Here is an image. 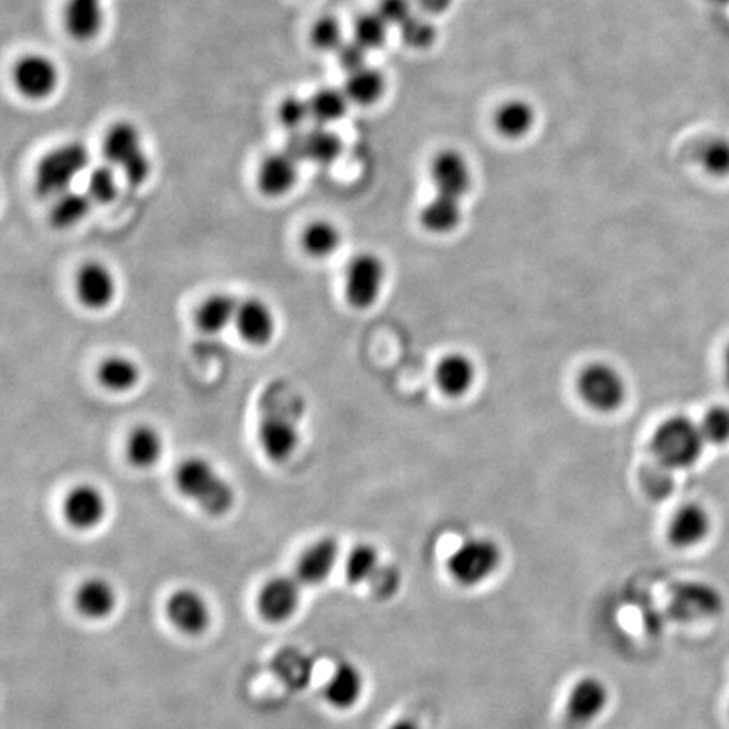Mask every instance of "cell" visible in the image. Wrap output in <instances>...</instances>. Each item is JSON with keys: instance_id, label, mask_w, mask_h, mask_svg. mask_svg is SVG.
<instances>
[{"instance_id": "cell-1", "label": "cell", "mask_w": 729, "mask_h": 729, "mask_svg": "<svg viewBox=\"0 0 729 729\" xmlns=\"http://www.w3.org/2000/svg\"><path fill=\"white\" fill-rule=\"evenodd\" d=\"M176 488L210 517H223L235 505V488L207 458L191 456L175 472Z\"/></svg>"}, {"instance_id": "cell-2", "label": "cell", "mask_w": 729, "mask_h": 729, "mask_svg": "<svg viewBox=\"0 0 729 729\" xmlns=\"http://www.w3.org/2000/svg\"><path fill=\"white\" fill-rule=\"evenodd\" d=\"M652 453L664 468L679 472L696 465L705 451L699 422L686 415H673L658 424L652 436Z\"/></svg>"}, {"instance_id": "cell-3", "label": "cell", "mask_w": 729, "mask_h": 729, "mask_svg": "<svg viewBox=\"0 0 729 729\" xmlns=\"http://www.w3.org/2000/svg\"><path fill=\"white\" fill-rule=\"evenodd\" d=\"M504 552L490 537H468L456 546L446 561L450 580L462 590H476L500 571Z\"/></svg>"}, {"instance_id": "cell-4", "label": "cell", "mask_w": 729, "mask_h": 729, "mask_svg": "<svg viewBox=\"0 0 729 729\" xmlns=\"http://www.w3.org/2000/svg\"><path fill=\"white\" fill-rule=\"evenodd\" d=\"M105 161L118 168L133 187H139L150 175V161L144 152L139 130L129 122H117L102 142Z\"/></svg>"}, {"instance_id": "cell-5", "label": "cell", "mask_w": 729, "mask_h": 729, "mask_svg": "<svg viewBox=\"0 0 729 729\" xmlns=\"http://www.w3.org/2000/svg\"><path fill=\"white\" fill-rule=\"evenodd\" d=\"M89 155L83 144L70 142L50 150L36 168V190L41 197H60L88 168Z\"/></svg>"}, {"instance_id": "cell-6", "label": "cell", "mask_w": 729, "mask_h": 729, "mask_svg": "<svg viewBox=\"0 0 729 729\" xmlns=\"http://www.w3.org/2000/svg\"><path fill=\"white\" fill-rule=\"evenodd\" d=\"M575 392L581 401L601 414L619 411L626 399V382L612 363H588L575 379Z\"/></svg>"}, {"instance_id": "cell-7", "label": "cell", "mask_w": 729, "mask_h": 729, "mask_svg": "<svg viewBox=\"0 0 729 729\" xmlns=\"http://www.w3.org/2000/svg\"><path fill=\"white\" fill-rule=\"evenodd\" d=\"M300 404L286 405L284 411L268 408L262 414L258 424V444L267 456L268 462L286 463L296 453L299 446V421Z\"/></svg>"}, {"instance_id": "cell-8", "label": "cell", "mask_w": 729, "mask_h": 729, "mask_svg": "<svg viewBox=\"0 0 729 729\" xmlns=\"http://www.w3.org/2000/svg\"><path fill=\"white\" fill-rule=\"evenodd\" d=\"M612 689L603 677L587 674L578 677L566 694L564 716L572 726L587 728L606 712Z\"/></svg>"}, {"instance_id": "cell-9", "label": "cell", "mask_w": 729, "mask_h": 729, "mask_svg": "<svg viewBox=\"0 0 729 729\" xmlns=\"http://www.w3.org/2000/svg\"><path fill=\"white\" fill-rule=\"evenodd\" d=\"M387 268L379 255L361 252L345 271V296L355 309H369L379 300Z\"/></svg>"}, {"instance_id": "cell-10", "label": "cell", "mask_w": 729, "mask_h": 729, "mask_svg": "<svg viewBox=\"0 0 729 729\" xmlns=\"http://www.w3.org/2000/svg\"><path fill=\"white\" fill-rule=\"evenodd\" d=\"M108 504L104 492L92 483L73 486L63 500V517L72 529L88 532L97 529L107 517Z\"/></svg>"}, {"instance_id": "cell-11", "label": "cell", "mask_w": 729, "mask_h": 729, "mask_svg": "<svg viewBox=\"0 0 729 729\" xmlns=\"http://www.w3.org/2000/svg\"><path fill=\"white\" fill-rule=\"evenodd\" d=\"M284 150L297 162L308 161L319 166H329L340 158L344 144L337 134L323 126H316L315 129L290 133Z\"/></svg>"}, {"instance_id": "cell-12", "label": "cell", "mask_w": 729, "mask_h": 729, "mask_svg": "<svg viewBox=\"0 0 729 729\" xmlns=\"http://www.w3.org/2000/svg\"><path fill=\"white\" fill-rule=\"evenodd\" d=\"M76 297L86 309H107L117 296V279L114 272L98 261L86 262L76 272Z\"/></svg>"}, {"instance_id": "cell-13", "label": "cell", "mask_w": 729, "mask_h": 729, "mask_svg": "<svg viewBox=\"0 0 729 729\" xmlns=\"http://www.w3.org/2000/svg\"><path fill=\"white\" fill-rule=\"evenodd\" d=\"M300 603V581L293 575H276L262 587L257 610L268 623L287 622Z\"/></svg>"}, {"instance_id": "cell-14", "label": "cell", "mask_w": 729, "mask_h": 729, "mask_svg": "<svg viewBox=\"0 0 729 729\" xmlns=\"http://www.w3.org/2000/svg\"><path fill=\"white\" fill-rule=\"evenodd\" d=\"M166 615L175 628L191 636L207 632L211 623L210 604L191 588H179L169 596Z\"/></svg>"}, {"instance_id": "cell-15", "label": "cell", "mask_w": 729, "mask_h": 729, "mask_svg": "<svg viewBox=\"0 0 729 729\" xmlns=\"http://www.w3.org/2000/svg\"><path fill=\"white\" fill-rule=\"evenodd\" d=\"M233 325L240 338L252 347H265L271 344L277 329L276 315L261 297L240 300Z\"/></svg>"}, {"instance_id": "cell-16", "label": "cell", "mask_w": 729, "mask_h": 729, "mask_svg": "<svg viewBox=\"0 0 729 729\" xmlns=\"http://www.w3.org/2000/svg\"><path fill=\"white\" fill-rule=\"evenodd\" d=\"M57 68L50 57L29 54L14 68L15 88L31 101L50 97L57 86Z\"/></svg>"}, {"instance_id": "cell-17", "label": "cell", "mask_w": 729, "mask_h": 729, "mask_svg": "<svg viewBox=\"0 0 729 729\" xmlns=\"http://www.w3.org/2000/svg\"><path fill=\"white\" fill-rule=\"evenodd\" d=\"M712 520L709 511L699 504H686L674 511L668 520L667 540L676 549H693L708 539Z\"/></svg>"}, {"instance_id": "cell-18", "label": "cell", "mask_w": 729, "mask_h": 729, "mask_svg": "<svg viewBox=\"0 0 729 729\" xmlns=\"http://www.w3.org/2000/svg\"><path fill=\"white\" fill-rule=\"evenodd\" d=\"M338 558H340V542L335 537H321L306 547V551L297 559V580L306 587L325 583L337 568Z\"/></svg>"}, {"instance_id": "cell-19", "label": "cell", "mask_w": 729, "mask_h": 729, "mask_svg": "<svg viewBox=\"0 0 729 729\" xmlns=\"http://www.w3.org/2000/svg\"><path fill=\"white\" fill-rule=\"evenodd\" d=\"M431 179L437 193L446 197L462 200L468 193L472 184V175H469L466 159L456 150H444L434 158L431 165Z\"/></svg>"}, {"instance_id": "cell-20", "label": "cell", "mask_w": 729, "mask_h": 729, "mask_svg": "<svg viewBox=\"0 0 729 729\" xmlns=\"http://www.w3.org/2000/svg\"><path fill=\"white\" fill-rule=\"evenodd\" d=\"M363 673L350 661L340 662L325 684L326 701L338 711L353 709L363 696Z\"/></svg>"}, {"instance_id": "cell-21", "label": "cell", "mask_w": 729, "mask_h": 729, "mask_svg": "<svg viewBox=\"0 0 729 729\" xmlns=\"http://www.w3.org/2000/svg\"><path fill=\"white\" fill-rule=\"evenodd\" d=\"M476 380L475 361L465 353H447L436 367V383L450 399H459L472 390Z\"/></svg>"}, {"instance_id": "cell-22", "label": "cell", "mask_w": 729, "mask_h": 729, "mask_svg": "<svg viewBox=\"0 0 729 729\" xmlns=\"http://www.w3.org/2000/svg\"><path fill=\"white\" fill-rule=\"evenodd\" d=\"M297 181V161L284 152L267 156L257 172L258 190L268 198L289 193Z\"/></svg>"}, {"instance_id": "cell-23", "label": "cell", "mask_w": 729, "mask_h": 729, "mask_svg": "<svg viewBox=\"0 0 729 729\" xmlns=\"http://www.w3.org/2000/svg\"><path fill=\"white\" fill-rule=\"evenodd\" d=\"M75 606L85 619L105 620L117 606V591L104 578H89L76 588Z\"/></svg>"}, {"instance_id": "cell-24", "label": "cell", "mask_w": 729, "mask_h": 729, "mask_svg": "<svg viewBox=\"0 0 729 729\" xmlns=\"http://www.w3.org/2000/svg\"><path fill=\"white\" fill-rule=\"evenodd\" d=\"M63 22L70 36L75 40H94L104 24L102 0H66Z\"/></svg>"}, {"instance_id": "cell-25", "label": "cell", "mask_w": 729, "mask_h": 729, "mask_svg": "<svg viewBox=\"0 0 729 729\" xmlns=\"http://www.w3.org/2000/svg\"><path fill=\"white\" fill-rule=\"evenodd\" d=\"M165 453V440L156 427L140 424L127 437L126 454L134 468L147 469L158 465Z\"/></svg>"}, {"instance_id": "cell-26", "label": "cell", "mask_w": 729, "mask_h": 729, "mask_svg": "<svg viewBox=\"0 0 729 729\" xmlns=\"http://www.w3.org/2000/svg\"><path fill=\"white\" fill-rule=\"evenodd\" d=\"M236 309H239V300L232 294H211L200 304V308L194 315V321L201 331L216 335L235 323Z\"/></svg>"}, {"instance_id": "cell-27", "label": "cell", "mask_w": 729, "mask_h": 729, "mask_svg": "<svg viewBox=\"0 0 729 729\" xmlns=\"http://www.w3.org/2000/svg\"><path fill=\"white\" fill-rule=\"evenodd\" d=\"M98 382L114 393H127L140 382V367L126 355H110L97 370Z\"/></svg>"}, {"instance_id": "cell-28", "label": "cell", "mask_w": 729, "mask_h": 729, "mask_svg": "<svg viewBox=\"0 0 729 729\" xmlns=\"http://www.w3.org/2000/svg\"><path fill=\"white\" fill-rule=\"evenodd\" d=\"M462 200L437 193L436 198L422 208L421 223L427 232L450 233L462 223Z\"/></svg>"}, {"instance_id": "cell-29", "label": "cell", "mask_w": 729, "mask_h": 729, "mask_svg": "<svg viewBox=\"0 0 729 729\" xmlns=\"http://www.w3.org/2000/svg\"><path fill=\"white\" fill-rule=\"evenodd\" d=\"M536 114L530 104L524 101H508L495 112V127L508 139H520L532 129Z\"/></svg>"}, {"instance_id": "cell-30", "label": "cell", "mask_w": 729, "mask_h": 729, "mask_svg": "<svg viewBox=\"0 0 729 729\" xmlns=\"http://www.w3.org/2000/svg\"><path fill=\"white\" fill-rule=\"evenodd\" d=\"M382 564L376 546L367 542L357 543L345 559V578L353 587L369 584Z\"/></svg>"}, {"instance_id": "cell-31", "label": "cell", "mask_w": 729, "mask_h": 729, "mask_svg": "<svg viewBox=\"0 0 729 729\" xmlns=\"http://www.w3.org/2000/svg\"><path fill=\"white\" fill-rule=\"evenodd\" d=\"M300 243L309 257L328 258L341 247V233L328 220H316L304 229Z\"/></svg>"}, {"instance_id": "cell-32", "label": "cell", "mask_w": 729, "mask_h": 729, "mask_svg": "<svg viewBox=\"0 0 729 729\" xmlns=\"http://www.w3.org/2000/svg\"><path fill=\"white\" fill-rule=\"evenodd\" d=\"M383 89H385V78L379 70L363 66L357 72L348 73L345 94H347L348 101L355 102V104H376L382 97Z\"/></svg>"}, {"instance_id": "cell-33", "label": "cell", "mask_w": 729, "mask_h": 729, "mask_svg": "<svg viewBox=\"0 0 729 729\" xmlns=\"http://www.w3.org/2000/svg\"><path fill=\"white\" fill-rule=\"evenodd\" d=\"M92 203L94 201L89 200L88 194L85 193H76V191L61 193L50 210L51 225L56 226L57 230L78 225L88 215Z\"/></svg>"}, {"instance_id": "cell-34", "label": "cell", "mask_w": 729, "mask_h": 729, "mask_svg": "<svg viewBox=\"0 0 729 729\" xmlns=\"http://www.w3.org/2000/svg\"><path fill=\"white\" fill-rule=\"evenodd\" d=\"M309 115L318 126H328L340 120L348 108V97L345 92L335 88H321L308 101Z\"/></svg>"}, {"instance_id": "cell-35", "label": "cell", "mask_w": 729, "mask_h": 729, "mask_svg": "<svg viewBox=\"0 0 729 729\" xmlns=\"http://www.w3.org/2000/svg\"><path fill=\"white\" fill-rule=\"evenodd\" d=\"M697 158L701 162L702 169L716 178H726L729 176V140L725 137H712L706 140Z\"/></svg>"}, {"instance_id": "cell-36", "label": "cell", "mask_w": 729, "mask_h": 729, "mask_svg": "<svg viewBox=\"0 0 729 729\" xmlns=\"http://www.w3.org/2000/svg\"><path fill=\"white\" fill-rule=\"evenodd\" d=\"M118 184L115 169L110 165L97 166L86 179V194L98 204H108L117 198Z\"/></svg>"}, {"instance_id": "cell-37", "label": "cell", "mask_w": 729, "mask_h": 729, "mask_svg": "<svg viewBox=\"0 0 729 729\" xmlns=\"http://www.w3.org/2000/svg\"><path fill=\"white\" fill-rule=\"evenodd\" d=\"M387 31L389 24L383 21L379 12L363 14L355 22V41H358L364 50H377L385 44Z\"/></svg>"}, {"instance_id": "cell-38", "label": "cell", "mask_w": 729, "mask_h": 729, "mask_svg": "<svg viewBox=\"0 0 729 729\" xmlns=\"http://www.w3.org/2000/svg\"><path fill=\"white\" fill-rule=\"evenodd\" d=\"M699 427H701L706 444L725 446L729 443V408L715 405V408L708 409L699 422Z\"/></svg>"}, {"instance_id": "cell-39", "label": "cell", "mask_w": 729, "mask_h": 729, "mask_svg": "<svg viewBox=\"0 0 729 729\" xmlns=\"http://www.w3.org/2000/svg\"><path fill=\"white\" fill-rule=\"evenodd\" d=\"M401 36L408 46L424 50L431 46L436 40V25L422 15L412 14L404 24L401 25Z\"/></svg>"}, {"instance_id": "cell-40", "label": "cell", "mask_w": 729, "mask_h": 729, "mask_svg": "<svg viewBox=\"0 0 729 729\" xmlns=\"http://www.w3.org/2000/svg\"><path fill=\"white\" fill-rule=\"evenodd\" d=\"M311 41L318 50H338L344 44L340 22L331 15L318 19L311 29Z\"/></svg>"}, {"instance_id": "cell-41", "label": "cell", "mask_w": 729, "mask_h": 729, "mask_svg": "<svg viewBox=\"0 0 729 729\" xmlns=\"http://www.w3.org/2000/svg\"><path fill=\"white\" fill-rule=\"evenodd\" d=\"M277 117H279L281 124L286 129L293 130V133L294 130H300L304 122L311 118L309 104L303 98L296 97V95H289L281 102L279 108H277Z\"/></svg>"}, {"instance_id": "cell-42", "label": "cell", "mask_w": 729, "mask_h": 729, "mask_svg": "<svg viewBox=\"0 0 729 729\" xmlns=\"http://www.w3.org/2000/svg\"><path fill=\"white\" fill-rule=\"evenodd\" d=\"M370 591L376 594L379 600L393 596L395 591L401 587V572L398 568L390 564H382V568L377 572L376 578L369 583Z\"/></svg>"}, {"instance_id": "cell-43", "label": "cell", "mask_w": 729, "mask_h": 729, "mask_svg": "<svg viewBox=\"0 0 729 729\" xmlns=\"http://www.w3.org/2000/svg\"><path fill=\"white\" fill-rule=\"evenodd\" d=\"M377 12L387 24H395L399 28L414 14L411 0H380Z\"/></svg>"}, {"instance_id": "cell-44", "label": "cell", "mask_w": 729, "mask_h": 729, "mask_svg": "<svg viewBox=\"0 0 729 729\" xmlns=\"http://www.w3.org/2000/svg\"><path fill=\"white\" fill-rule=\"evenodd\" d=\"M337 51L341 68L347 70L348 73L357 72V70L367 66L364 63H367V51L369 50H364L358 41L344 43Z\"/></svg>"}, {"instance_id": "cell-45", "label": "cell", "mask_w": 729, "mask_h": 729, "mask_svg": "<svg viewBox=\"0 0 729 729\" xmlns=\"http://www.w3.org/2000/svg\"><path fill=\"white\" fill-rule=\"evenodd\" d=\"M415 2H418L419 8H421L422 11L427 12V14H441V12L450 9L453 0H415Z\"/></svg>"}, {"instance_id": "cell-46", "label": "cell", "mask_w": 729, "mask_h": 729, "mask_svg": "<svg viewBox=\"0 0 729 729\" xmlns=\"http://www.w3.org/2000/svg\"><path fill=\"white\" fill-rule=\"evenodd\" d=\"M387 729H422V726L419 725L415 719L412 718H401L398 721H393L392 725Z\"/></svg>"}, {"instance_id": "cell-47", "label": "cell", "mask_w": 729, "mask_h": 729, "mask_svg": "<svg viewBox=\"0 0 729 729\" xmlns=\"http://www.w3.org/2000/svg\"><path fill=\"white\" fill-rule=\"evenodd\" d=\"M722 377H725L726 387L729 389V344L726 345L722 353Z\"/></svg>"}, {"instance_id": "cell-48", "label": "cell", "mask_w": 729, "mask_h": 729, "mask_svg": "<svg viewBox=\"0 0 729 729\" xmlns=\"http://www.w3.org/2000/svg\"><path fill=\"white\" fill-rule=\"evenodd\" d=\"M725 2H726V0H725Z\"/></svg>"}]
</instances>
